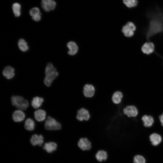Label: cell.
<instances>
[{
  "label": "cell",
  "mask_w": 163,
  "mask_h": 163,
  "mask_svg": "<svg viewBox=\"0 0 163 163\" xmlns=\"http://www.w3.org/2000/svg\"><path fill=\"white\" fill-rule=\"evenodd\" d=\"M149 24L146 34V39L149 42L150 38L159 33H163V12L157 6L154 9L148 11L146 14Z\"/></svg>",
  "instance_id": "1"
},
{
  "label": "cell",
  "mask_w": 163,
  "mask_h": 163,
  "mask_svg": "<svg viewBox=\"0 0 163 163\" xmlns=\"http://www.w3.org/2000/svg\"><path fill=\"white\" fill-rule=\"evenodd\" d=\"M45 75L44 83L47 86L49 87L58 75V72L52 63H49L46 66Z\"/></svg>",
  "instance_id": "2"
},
{
  "label": "cell",
  "mask_w": 163,
  "mask_h": 163,
  "mask_svg": "<svg viewBox=\"0 0 163 163\" xmlns=\"http://www.w3.org/2000/svg\"><path fill=\"white\" fill-rule=\"evenodd\" d=\"M11 100L13 106L21 110H26L29 106L28 101L20 96H12Z\"/></svg>",
  "instance_id": "3"
},
{
  "label": "cell",
  "mask_w": 163,
  "mask_h": 163,
  "mask_svg": "<svg viewBox=\"0 0 163 163\" xmlns=\"http://www.w3.org/2000/svg\"><path fill=\"white\" fill-rule=\"evenodd\" d=\"M45 128L49 130H60L62 129L61 123L53 118L48 116L45 123Z\"/></svg>",
  "instance_id": "4"
},
{
  "label": "cell",
  "mask_w": 163,
  "mask_h": 163,
  "mask_svg": "<svg viewBox=\"0 0 163 163\" xmlns=\"http://www.w3.org/2000/svg\"><path fill=\"white\" fill-rule=\"evenodd\" d=\"M123 114L129 118L136 117L139 115V111L137 107L133 105H129L123 108Z\"/></svg>",
  "instance_id": "5"
},
{
  "label": "cell",
  "mask_w": 163,
  "mask_h": 163,
  "mask_svg": "<svg viewBox=\"0 0 163 163\" xmlns=\"http://www.w3.org/2000/svg\"><path fill=\"white\" fill-rule=\"evenodd\" d=\"M136 28V26L133 22L128 21L122 27L121 31L125 37H130L133 35Z\"/></svg>",
  "instance_id": "6"
},
{
  "label": "cell",
  "mask_w": 163,
  "mask_h": 163,
  "mask_svg": "<svg viewBox=\"0 0 163 163\" xmlns=\"http://www.w3.org/2000/svg\"><path fill=\"white\" fill-rule=\"evenodd\" d=\"M91 118V114L89 110L84 107L79 109L77 113L76 118L80 122L88 121Z\"/></svg>",
  "instance_id": "7"
},
{
  "label": "cell",
  "mask_w": 163,
  "mask_h": 163,
  "mask_svg": "<svg viewBox=\"0 0 163 163\" xmlns=\"http://www.w3.org/2000/svg\"><path fill=\"white\" fill-rule=\"evenodd\" d=\"M78 148L83 151H89L92 148V144L90 140L87 137L81 138L77 142Z\"/></svg>",
  "instance_id": "8"
},
{
  "label": "cell",
  "mask_w": 163,
  "mask_h": 163,
  "mask_svg": "<svg viewBox=\"0 0 163 163\" xmlns=\"http://www.w3.org/2000/svg\"><path fill=\"white\" fill-rule=\"evenodd\" d=\"M82 92L85 97L91 98L95 94L96 88L92 84H86L83 87Z\"/></svg>",
  "instance_id": "9"
},
{
  "label": "cell",
  "mask_w": 163,
  "mask_h": 163,
  "mask_svg": "<svg viewBox=\"0 0 163 163\" xmlns=\"http://www.w3.org/2000/svg\"><path fill=\"white\" fill-rule=\"evenodd\" d=\"M56 5V2L54 0H42L41 1V6L46 12L54 10Z\"/></svg>",
  "instance_id": "10"
},
{
  "label": "cell",
  "mask_w": 163,
  "mask_h": 163,
  "mask_svg": "<svg viewBox=\"0 0 163 163\" xmlns=\"http://www.w3.org/2000/svg\"><path fill=\"white\" fill-rule=\"evenodd\" d=\"M149 139L152 145L154 146L159 145L163 140L161 135L156 132H153L151 133L149 136Z\"/></svg>",
  "instance_id": "11"
},
{
  "label": "cell",
  "mask_w": 163,
  "mask_h": 163,
  "mask_svg": "<svg viewBox=\"0 0 163 163\" xmlns=\"http://www.w3.org/2000/svg\"><path fill=\"white\" fill-rule=\"evenodd\" d=\"M141 119L144 127L150 128L155 123V119L153 116L150 115L144 114L142 116Z\"/></svg>",
  "instance_id": "12"
},
{
  "label": "cell",
  "mask_w": 163,
  "mask_h": 163,
  "mask_svg": "<svg viewBox=\"0 0 163 163\" xmlns=\"http://www.w3.org/2000/svg\"><path fill=\"white\" fill-rule=\"evenodd\" d=\"M44 142V137L41 135L34 134L32 136L30 140V143L33 146H37L40 147Z\"/></svg>",
  "instance_id": "13"
},
{
  "label": "cell",
  "mask_w": 163,
  "mask_h": 163,
  "mask_svg": "<svg viewBox=\"0 0 163 163\" xmlns=\"http://www.w3.org/2000/svg\"><path fill=\"white\" fill-rule=\"evenodd\" d=\"M58 145L56 142L50 141L45 143L42 148L47 153L50 154L56 151Z\"/></svg>",
  "instance_id": "14"
},
{
  "label": "cell",
  "mask_w": 163,
  "mask_h": 163,
  "mask_svg": "<svg viewBox=\"0 0 163 163\" xmlns=\"http://www.w3.org/2000/svg\"><path fill=\"white\" fill-rule=\"evenodd\" d=\"M123 97V93L120 91L117 90L113 94L111 97V100L114 104H119L122 102Z\"/></svg>",
  "instance_id": "15"
},
{
  "label": "cell",
  "mask_w": 163,
  "mask_h": 163,
  "mask_svg": "<svg viewBox=\"0 0 163 163\" xmlns=\"http://www.w3.org/2000/svg\"><path fill=\"white\" fill-rule=\"evenodd\" d=\"M155 46L153 43L148 42L144 43L141 47L142 52L147 54H149L154 51Z\"/></svg>",
  "instance_id": "16"
},
{
  "label": "cell",
  "mask_w": 163,
  "mask_h": 163,
  "mask_svg": "<svg viewBox=\"0 0 163 163\" xmlns=\"http://www.w3.org/2000/svg\"><path fill=\"white\" fill-rule=\"evenodd\" d=\"M2 74L7 79H11L13 78L15 75L14 69L11 66H7L3 69Z\"/></svg>",
  "instance_id": "17"
},
{
  "label": "cell",
  "mask_w": 163,
  "mask_h": 163,
  "mask_svg": "<svg viewBox=\"0 0 163 163\" xmlns=\"http://www.w3.org/2000/svg\"><path fill=\"white\" fill-rule=\"evenodd\" d=\"M25 117V114L21 110H19L15 111L12 115V118L15 122H20L24 120Z\"/></svg>",
  "instance_id": "18"
},
{
  "label": "cell",
  "mask_w": 163,
  "mask_h": 163,
  "mask_svg": "<svg viewBox=\"0 0 163 163\" xmlns=\"http://www.w3.org/2000/svg\"><path fill=\"white\" fill-rule=\"evenodd\" d=\"M46 113L44 110L39 109L34 112V116L35 120L41 122L45 120Z\"/></svg>",
  "instance_id": "19"
},
{
  "label": "cell",
  "mask_w": 163,
  "mask_h": 163,
  "mask_svg": "<svg viewBox=\"0 0 163 163\" xmlns=\"http://www.w3.org/2000/svg\"><path fill=\"white\" fill-rule=\"evenodd\" d=\"M107 152L103 149L99 150L95 155L96 159L99 162L106 161L107 159Z\"/></svg>",
  "instance_id": "20"
},
{
  "label": "cell",
  "mask_w": 163,
  "mask_h": 163,
  "mask_svg": "<svg viewBox=\"0 0 163 163\" xmlns=\"http://www.w3.org/2000/svg\"><path fill=\"white\" fill-rule=\"evenodd\" d=\"M67 46L69 49L68 54L70 55H75L78 51V47L76 44L73 41H70L67 44Z\"/></svg>",
  "instance_id": "21"
},
{
  "label": "cell",
  "mask_w": 163,
  "mask_h": 163,
  "mask_svg": "<svg viewBox=\"0 0 163 163\" xmlns=\"http://www.w3.org/2000/svg\"><path fill=\"white\" fill-rule=\"evenodd\" d=\"M44 101L43 99L41 97H34L31 101V105L35 109H37L40 107Z\"/></svg>",
  "instance_id": "22"
},
{
  "label": "cell",
  "mask_w": 163,
  "mask_h": 163,
  "mask_svg": "<svg viewBox=\"0 0 163 163\" xmlns=\"http://www.w3.org/2000/svg\"><path fill=\"white\" fill-rule=\"evenodd\" d=\"M12 11L16 17H19L21 14V5L18 3H14L12 5Z\"/></svg>",
  "instance_id": "23"
},
{
  "label": "cell",
  "mask_w": 163,
  "mask_h": 163,
  "mask_svg": "<svg viewBox=\"0 0 163 163\" xmlns=\"http://www.w3.org/2000/svg\"><path fill=\"white\" fill-rule=\"evenodd\" d=\"M18 44L19 49L22 52H26L29 49L27 42L23 39H20L18 41Z\"/></svg>",
  "instance_id": "24"
},
{
  "label": "cell",
  "mask_w": 163,
  "mask_h": 163,
  "mask_svg": "<svg viewBox=\"0 0 163 163\" xmlns=\"http://www.w3.org/2000/svg\"><path fill=\"white\" fill-rule=\"evenodd\" d=\"M35 126L34 121L32 119L28 118L26 120L24 124L25 129L27 130L33 131Z\"/></svg>",
  "instance_id": "25"
},
{
  "label": "cell",
  "mask_w": 163,
  "mask_h": 163,
  "mask_svg": "<svg viewBox=\"0 0 163 163\" xmlns=\"http://www.w3.org/2000/svg\"><path fill=\"white\" fill-rule=\"evenodd\" d=\"M124 5L129 8L136 7L138 5V0H122Z\"/></svg>",
  "instance_id": "26"
},
{
  "label": "cell",
  "mask_w": 163,
  "mask_h": 163,
  "mask_svg": "<svg viewBox=\"0 0 163 163\" xmlns=\"http://www.w3.org/2000/svg\"><path fill=\"white\" fill-rule=\"evenodd\" d=\"M134 163H145L146 161L145 158L142 155H137L133 158Z\"/></svg>",
  "instance_id": "27"
},
{
  "label": "cell",
  "mask_w": 163,
  "mask_h": 163,
  "mask_svg": "<svg viewBox=\"0 0 163 163\" xmlns=\"http://www.w3.org/2000/svg\"><path fill=\"white\" fill-rule=\"evenodd\" d=\"M40 13V9L37 7L32 8L29 11V14L32 17L36 16Z\"/></svg>",
  "instance_id": "28"
},
{
  "label": "cell",
  "mask_w": 163,
  "mask_h": 163,
  "mask_svg": "<svg viewBox=\"0 0 163 163\" xmlns=\"http://www.w3.org/2000/svg\"><path fill=\"white\" fill-rule=\"evenodd\" d=\"M32 18L34 21H39L41 18V13H40L36 16L32 17Z\"/></svg>",
  "instance_id": "29"
},
{
  "label": "cell",
  "mask_w": 163,
  "mask_h": 163,
  "mask_svg": "<svg viewBox=\"0 0 163 163\" xmlns=\"http://www.w3.org/2000/svg\"><path fill=\"white\" fill-rule=\"evenodd\" d=\"M158 119L161 125L163 127V113L159 115Z\"/></svg>",
  "instance_id": "30"
},
{
  "label": "cell",
  "mask_w": 163,
  "mask_h": 163,
  "mask_svg": "<svg viewBox=\"0 0 163 163\" xmlns=\"http://www.w3.org/2000/svg\"><path fill=\"white\" fill-rule=\"evenodd\" d=\"M8 151H9V150H8ZM3 152H4V151H3Z\"/></svg>",
  "instance_id": "31"
},
{
  "label": "cell",
  "mask_w": 163,
  "mask_h": 163,
  "mask_svg": "<svg viewBox=\"0 0 163 163\" xmlns=\"http://www.w3.org/2000/svg\"></svg>",
  "instance_id": "32"
}]
</instances>
